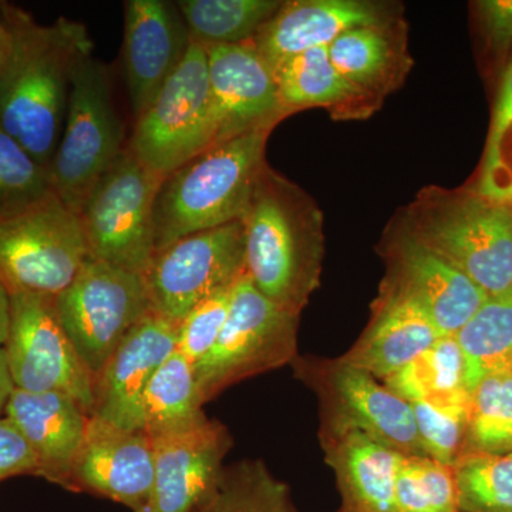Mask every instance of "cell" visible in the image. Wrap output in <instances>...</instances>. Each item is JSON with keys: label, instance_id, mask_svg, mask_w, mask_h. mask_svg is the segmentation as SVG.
<instances>
[{"label": "cell", "instance_id": "cell-1", "mask_svg": "<svg viewBox=\"0 0 512 512\" xmlns=\"http://www.w3.org/2000/svg\"><path fill=\"white\" fill-rule=\"evenodd\" d=\"M9 53L0 83V128L50 168L62 138L73 74L93 56L86 26L67 18L42 25L28 10L0 2Z\"/></svg>", "mask_w": 512, "mask_h": 512}, {"label": "cell", "instance_id": "cell-2", "mask_svg": "<svg viewBox=\"0 0 512 512\" xmlns=\"http://www.w3.org/2000/svg\"><path fill=\"white\" fill-rule=\"evenodd\" d=\"M242 222L245 274L269 301L301 315L319 286L322 261L318 224L308 202L266 167Z\"/></svg>", "mask_w": 512, "mask_h": 512}, {"label": "cell", "instance_id": "cell-3", "mask_svg": "<svg viewBox=\"0 0 512 512\" xmlns=\"http://www.w3.org/2000/svg\"><path fill=\"white\" fill-rule=\"evenodd\" d=\"M271 131L214 144L168 174L156 200V251L197 232L241 221L268 167Z\"/></svg>", "mask_w": 512, "mask_h": 512}, {"label": "cell", "instance_id": "cell-4", "mask_svg": "<svg viewBox=\"0 0 512 512\" xmlns=\"http://www.w3.org/2000/svg\"><path fill=\"white\" fill-rule=\"evenodd\" d=\"M126 147L109 67L89 56L73 74L62 138L49 168L53 191L79 215Z\"/></svg>", "mask_w": 512, "mask_h": 512}, {"label": "cell", "instance_id": "cell-5", "mask_svg": "<svg viewBox=\"0 0 512 512\" xmlns=\"http://www.w3.org/2000/svg\"><path fill=\"white\" fill-rule=\"evenodd\" d=\"M298 319L269 301L247 274L232 288L220 338L194 366L201 402L231 387L298 359Z\"/></svg>", "mask_w": 512, "mask_h": 512}, {"label": "cell", "instance_id": "cell-6", "mask_svg": "<svg viewBox=\"0 0 512 512\" xmlns=\"http://www.w3.org/2000/svg\"><path fill=\"white\" fill-rule=\"evenodd\" d=\"M163 181L124 148L79 214L90 258L143 274L156 252L154 211Z\"/></svg>", "mask_w": 512, "mask_h": 512}, {"label": "cell", "instance_id": "cell-7", "mask_svg": "<svg viewBox=\"0 0 512 512\" xmlns=\"http://www.w3.org/2000/svg\"><path fill=\"white\" fill-rule=\"evenodd\" d=\"M89 259L79 215L55 192L0 222V285L9 295L57 298Z\"/></svg>", "mask_w": 512, "mask_h": 512}, {"label": "cell", "instance_id": "cell-8", "mask_svg": "<svg viewBox=\"0 0 512 512\" xmlns=\"http://www.w3.org/2000/svg\"><path fill=\"white\" fill-rule=\"evenodd\" d=\"M215 133L207 47L191 40L183 62L134 121L127 147L165 178L214 146Z\"/></svg>", "mask_w": 512, "mask_h": 512}, {"label": "cell", "instance_id": "cell-9", "mask_svg": "<svg viewBox=\"0 0 512 512\" xmlns=\"http://www.w3.org/2000/svg\"><path fill=\"white\" fill-rule=\"evenodd\" d=\"M56 308L94 380L134 326L153 312L143 276L92 258L57 296Z\"/></svg>", "mask_w": 512, "mask_h": 512}, {"label": "cell", "instance_id": "cell-10", "mask_svg": "<svg viewBox=\"0 0 512 512\" xmlns=\"http://www.w3.org/2000/svg\"><path fill=\"white\" fill-rule=\"evenodd\" d=\"M244 274L241 220L158 249L141 276L153 312L178 325L198 303L232 288Z\"/></svg>", "mask_w": 512, "mask_h": 512}, {"label": "cell", "instance_id": "cell-11", "mask_svg": "<svg viewBox=\"0 0 512 512\" xmlns=\"http://www.w3.org/2000/svg\"><path fill=\"white\" fill-rule=\"evenodd\" d=\"M412 234L488 296L512 289V208L477 195L426 212Z\"/></svg>", "mask_w": 512, "mask_h": 512}, {"label": "cell", "instance_id": "cell-12", "mask_svg": "<svg viewBox=\"0 0 512 512\" xmlns=\"http://www.w3.org/2000/svg\"><path fill=\"white\" fill-rule=\"evenodd\" d=\"M15 389L72 397L92 416L94 377L67 338L56 298L10 295V328L5 348Z\"/></svg>", "mask_w": 512, "mask_h": 512}, {"label": "cell", "instance_id": "cell-13", "mask_svg": "<svg viewBox=\"0 0 512 512\" xmlns=\"http://www.w3.org/2000/svg\"><path fill=\"white\" fill-rule=\"evenodd\" d=\"M292 365L318 394L320 426L362 431L403 456H426L412 406L376 377L342 357L328 362L298 357Z\"/></svg>", "mask_w": 512, "mask_h": 512}, {"label": "cell", "instance_id": "cell-14", "mask_svg": "<svg viewBox=\"0 0 512 512\" xmlns=\"http://www.w3.org/2000/svg\"><path fill=\"white\" fill-rule=\"evenodd\" d=\"M215 144L272 131L286 117L274 70L254 43L207 47Z\"/></svg>", "mask_w": 512, "mask_h": 512}, {"label": "cell", "instance_id": "cell-15", "mask_svg": "<svg viewBox=\"0 0 512 512\" xmlns=\"http://www.w3.org/2000/svg\"><path fill=\"white\" fill-rule=\"evenodd\" d=\"M154 483V444L144 431L124 430L90 416L70 474V491L109 498L141 512Z\"/></svg>", "mask_w": 512, "mask_h": 512}, {"label": "cell", "instance_id": "cell-16", "mask_svg": "<svg viewBox=\"0 0 512 512\" xmlns=\"http://www.w3.org/2000/svg\"><path fill=\"white\" fill-rule=\"evenodd\" d=\"M191 37L175 3L128 0L124 5L123 64L136 121L183 62Z\"/></svg>", "mask_w": 512, "mask_h": 512}, {"label": "cell", "instance_id": "cell-17", "mask_svg": "<svg viewBox=\"0 0 512 512\" xmlns=\"http://www.w3.org/2000/svg\"><path fill=\"white\" fill-rule=\"evenodd\" d=\"M177 350V323L151 312L124 338L94 380L92 416L143 431V399L158 367Z\"/></svg>", "mask_w": 512, "mask_h": 512}, {"label": "cell", "instance_id": "cell-18", "mask_svg": "<svg viewBox=\"0 0 512 512\" xmlns=\"http://www.w3.org/2000/svg\"><path fill=\"white\" fill-rule=\"evenodd\" d=\"M387 289L412 299L441 336L456 335L488 296L413 234L394 248Z\"/></svg>", "mask_w": 512, "mask_h": 512}, {"label": "cell", "instance_id": "cell-19", "mask_svg": "<svg viewBox=\"0 0 512 512\" xmlns=\"http://www.w3.org/2000/svg\"><path fill=\"white\" fill-rule=\"evenodd\" d=\"M153 444V490L141 512H191L220 477L232 437L224 424L208 419Z\"/></svg>", "mask_w": 512, "mask_h": 512}, {"label": "cell", "instance_id": "cell-20", "mask_svg": "<svg viewBox=\"0 0 512 512\" xmlns=\"http://www.w3.org/2000/svg\"><path fill=\"white\" fill-rule=\"evenodd\" d=\"M5 417L28 441L37 460V477L69 490L74 461L86 436L89 414L72 397L15 389Z\"/></svg>", "mask_w": 512, "mask_h": 512}, {"label": "cell", "instance_id": "cell-21", "mask_svg": "<svg viewBox=\"0 0 512 512\" xmlns=\"http://www.w3.org/2000/svg\"><path fill=\"white\" fill-rule=\"evenodd\" d=\"M379 9L357 0H302L285 2L256 33L259 55L272 70L292 57L318 47H329L343 33L362 26H380Z\"/></svg>", "mask_w": 512, "mask_h": 512}, {"label": "cell", "instance_id": "cell-22", "mask_svg": "<svg viewBox=\"0 0 512 512\" xmlns=\"http://www.w3.org/2000/svg\"><path fill=\"white\" fill-rule=\"evenodd\" d=\"M319 436L338 484V512H397L394 483L403 454L353 429L320 426Z\"/></svg>", "mask_w": 512, "mask_h": 512}, {"label": "cell", "instance_id": "cell-23", "mask_svg": "<svg viewBox=\"0 0 512 512\" xmlns=\"http://www.w3.org/2000/svg\"><path fill=\"white\" fill-rule=\"evenodd\" d=\"M440 338L443 336L420 306L386 289L369 328L342 359L383 382Z\"/></svg>", "mask_w": 512, "mask_h": 512}, {"label": "cell", "instance_id": "cell-24", "mask_svg": "<svg viewBox=\"0 0 512 512\" xmlns=\"http://www.w3.org/2000/svg\"><path fill=\"white\" fill-rule=\"evenodd\" d=\"M194 365L175 350L158 367L143 399V431L151 440L177 436L201 426L205 416Z\"/></svg>", "mask_w": 512, "mask_h": 512}, {"label": "cell", "instance_id": "cell-25", "mask_svg": "<svg viewBox=\"0 0 512 512\" xmlns=\"http://www.w3.org/2000/svg\"><path fill=\"white\" fill-rule=\"evenodd\" d=\"M383 383L407 403L468 404L463 353L454 336H443Z\"/></svg>", "mask_w": 512, "mask_h": 512}, {"label": "cell", "instance_id": "cell-26", "mask_svg": "<svg viewBox=\"0 0 512 512\" xmlns=\"http://www.w3.org/2000/svg\"><path fill=\"white\" fill-rule=\"evenodd\" d=\"M471 393L484 377L512 370V289L487 296L456 335Z\"/></svg>", "mask_w": 512, "mask_h": 512}, {"label": "cell", "instance_id": "cell-27", "mask_svg": "<svg viewBox=\"0 0 512 512\" xmlns=\"http://www.w3.org/2000/svg\"><path fill=\"white\" fill-rule=\"evenodd\" d=\"M191 512H298L291 488L262 460H242L222 468Z\"/></svg>", "mask_w": 512, "mask_h": 512}, {"label": "cell", "instance_id": "cell-28", "mask_svg": "<svg viewBox=\"0 0 512 512\" xmlns=\"http://www.w3.org/2000/svg\"><path fill=\"white\" fill-rule=\"evenodd\" d=\"M192 42L205 47L251 42L284 2L278 0H180L175 2Z\"/></svg>", "mask_w": 512, "mask_h": 512}, {"label": "cell", "instance_id": "cell-29", "mask_svg": "<svg viewBox=\"0 0 512 512\" xmlns=\"http://www.w3.org/2000/svg\"><path fill=\"white\" fill-rule=\"evenodd\" d=\"M279 99L286 116L306 107L330 106L362 92L340 76L330 62L328 47L308 50L275 70Z\"/></svg>", "mask_w": 512, "mask_h": 512}, {"label": "cell", "instance_id": "cell-30", "mask_svg": "<svg viewBox=\"0 0 512 512\" xmlns=\"http://www.w3.org/2000/svg\"><path fill=\"white\" fill-rule=\"evenodd\" d=\"M466 453L512 454V370L484 377L471 393Z\"/></svg>", "mask_w": 512, "mask_h": 512}, {"label": "cell", "instance_id": "cell-31", "mask_svg": "<svg viewBox=\"0 0 512 512\" xmlns=\"http://www.w3.org/2000/svg\"><path fill=\"white\" fill-rule=\"evenodd\" d=\"M453 471L458 512H512V454L464 453Z\"/></svg>", "mask_w": 512, "mask_h": 512}, {"label": "cell", "instance_id": "cell-32", "mask_svg": "<svg viewBox=\"0 0 512 512\" xmlns=\"http://www.w3.org/2000/svg\"><path fill=\"white\" fill-rule=\"evenodd\" d=\"M394 503L397 512H458L453 467L427 456H402Z\"/></svg>", "mask_w": 512, "mask_h": 512}, {"label": "cell", "instance_id": "cell-33", "mask_svg": "<svg viewBox=\"0 0 512 512\" xmlns=\"http://www.w3.org/2000/svg\"><path fill=\"white\" fill-rule=\"evenodd\" d=\"M49 168L0 128V222L53 194Z\"/></svg>", "mask_w": 512, "mask_h": 512}, {"label": "cell", "instance_id": "cell-34", "mask_svg": "<svg viewBox=\"0 0 512 512\" xmlns=\"http://www.w3.org/2000/svg\"><path fill=\"white\" fill-rule=\"evenodd\" d=\"M328 50L330 62L340 76L360 92L365 87L375 86L392 62V46L380 26L350 29Z\"/></svg>", "mask_w": 512, "mask_h": 512}, {"label": "cell", "instance_id": "cell-35", "mask_svg": "<svg viewBox=\"0 0 512 512\" xmlns=\"http://www.w3.org/2000/svg\"><path fill=\"white\" fill-rule=\"evenodd\" d=\"M424 454L453 467L466 453L468 404L409 403Z\"/></svg>", "mask_w": 512, "mask_h": 512}, {"label": "cell", "instance_id": "cell-36", "mask_svg": "<svg viewBox=\"0 0 512 512\" xmlns=\"http://www.w3.org/2000/svg\"><path fill=\"white\" fill-rule=\"evenodd\" d=\"M232 288L198 303L178 323L177 350L183 353L192 365L195 366L204 359L220 338L228 316Z\"/></svg>", "mask_w": 512, "mask_h": 512}, {"label": "cell", "instance_id": "cell-37", "mask_svg": "<svg viewBox=\"0 0 512 512\" xmlns=\"http://www.w3.org/2000/svg\"><path fill=\"white\" fill-rule=\"evenodd\" d=\"M37 460L28 441L8 417L0 419V483L10 477L37 476Z\"/></svg>", "mask_w": 512, "mask_h": 512}, {"label": "cell", "instance_id": "cell-38", "mask_svg": "<svg viewBox=\"0 0 512 512\" xmlns=\"http://www.w3.org/2000/svg\"><path fill=\"white\" fill-rule=\"evenodd\" d=\"M481 22L491 45L505 49L512 43V0L478 2Z\"/></svg>", "mask_w": 512, "mask_h": 512}, {"label": "cell", "instance_id": "cell-39", "mask_svg": "<svg viewBox=\"0 0 512 512\" xmlns=\"http://www.w3.org/2000/svg\"><path fill=\"white\" fill-rule=\"evenodd\" d=\"M512 126V60L508 64L507 72L504 74L503 84H501L500 94H498L497 103L493 114V123H491L490 137H488L487 153L493 151L500 143L505 131ZM503 202L512 208V195L504 198Z\"/></svg>", "mask_w": 512, "mask_h": 512}, {"label": "cell", "instance_id": "cell-40", "mask_svg": "<svg viewBox=\"0 0 512 512\" xmlns=\"http://www.w3.org/2000/svg\"><path fill=\"white\" fill-rule=\"evenodd\" d=\"M13 390H15V386H13L12 377H10L5 350L0 349V419L5 416L6 406H8Z\"/></svg>", "mask_w": 512, "mask_h": 512}, {"label": "cell", "instance_id": "cell-41", "mask_svg": "<svg viewBox=\"0 0 512 512\" xmlns=\"http://www.w3.org/2000/svg\"><path fill=\"white\" fill-rule=\"evenodd\" d=\"M10 328V295L0 285V349L5 348Z\"/></svg>", "mask_w": 512, "mask_h": 512}, {"label": "cell", "instance_id": "cell-42", "mask_svg": "<svg viewBox=\"0 0 512 512\" xmlns=\"http://www.w3.org/2000/svg\"><path fill=\"white\" fill-rule=\"evenodd\" d=\"M9 53V35L5 22L0 16V83H2L3 72H5L6 60Z\"/></svg>", "mask_w": 512, "mask_h": 512}]
</instances>
